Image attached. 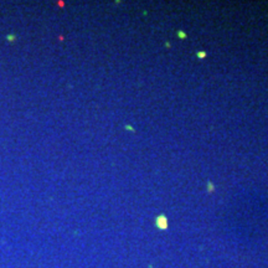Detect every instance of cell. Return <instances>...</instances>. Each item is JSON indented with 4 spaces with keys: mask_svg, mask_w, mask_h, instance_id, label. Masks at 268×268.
I'll use <instances>...</instances> for the list:
<instances>
[{
    "mask_svg": "<svg viewBox=\"0 0 268 268\" xmlns=\"http://www.w3.org/2000/svg\"><path fill=\"white\" fill-rule=\"evenodd\" d=\"M157 225L158 227L160 228H166V218H165V216H159L157 220Z\"/></svg>",
    "mask_w": 268,
    "mask_h": 268,
    "instance_id": "obj_1",
    "label": "cell"
}]
</instances>
